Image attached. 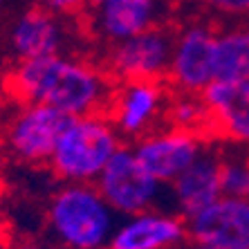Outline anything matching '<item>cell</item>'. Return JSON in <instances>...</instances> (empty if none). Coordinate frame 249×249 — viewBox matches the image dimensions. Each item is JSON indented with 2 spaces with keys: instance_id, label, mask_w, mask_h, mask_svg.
<instances>
[{
  "instance_id": "cell-18",
  "label": "cell",
  "mask_w": 249,
  "mask_h": 249,
  "mask_svg": "<svg viewBox=\"0 0 249 249\" xmlns=\"http://www.w3.org/2000/svg\"><path fill=\"white\" fill-rule=\"evenodd\" d=\"M166 124L175 128H184V130H193V133H200L207 137V108H204L202 97L189 92H173L171 101H168Z\"/></svg>"
},
{
  "instance_id": "cell-3",
  "label": "cell",
  "mask_w": 249,
  "mask_h": 249,
  "mask_svg": "<svg viewBox=\"0 0 249 249\" xmlns=\"http://www.w3.org/2000/svg\"><path fill=\"white\" fill-rule=\"evenodd\" d=\"M124 144L128 142L106 112L70 117L58 135L47 171L56 182H97Z\"/></svg>"
},
{
  "instance_id": "cell-17",
  "label": "cell",
  "mask_w": 249,
  "mask_h": 249,
  "mask_svg": "<svg viewBox=\"0 0 249 249\" xmlns=\"http://www.w3.org/2000/svg\"><path fill=\"white\" fill-rule=\"evenodd\" d=\"M222 196L249 197V146L220 144Z\"/></svg>"
},
{
  "instance_id": "cell-15",
  "label": "cell",
  "mask_w": 249,
  "mask_h": 249,
  "mask_svg": "<svg viewBox=\"0 0 249 249\" xmlns=\"http://www.w3.org/2000/svg\"><path fill=\"white\" fill-rule=\"evenodd\" d=\"M222 196L220 180V144H211L184 173L168 184V207L189 220Z\"/></svg>"
},
{
  "instance_id": "cell-20",
  "label": "cell",
  "mask_w": 249,
  "mask_h": 249,
  "mask_svg": "<svg viewBox=\"0 0 249 249\" xmlns=\"http://www.w3.org/2000/svg\"><path fill=\"white\" fill-rule=\"evenodd\" d=\"M34 5H41L50 12L68 18H81L88 7V0H34Z\"/></svg>"
},
{
  "instance_id": "cell-14",
  "label": "cell",
  "mask_w": 249,
  "mask_h": 249,
  "mask_svg": "<svg viewBox=\"0 0 249 249\" xmlns=\"http://www.w3.org/2000/svg\"><path fill=\"white\" fill-rule=\"evenodd\" d=\"M186 222L191 243L211 249H249V197L220 196Z\"/></svg>"
},
{
  "instance_id": "cell-13",
  "label": "cell",
  "mask_w": 249,
  "mask_h": 249,
  "mask_svg": "<svg viewBox=\"0 0 249 249\" xmlns=\"http://www.w3.org/2000/svg\"><path fill=\"white\" fill-rule=\"evenodd\" d=\"M189 240V222L184 215L173 207H153L122 215L108 249H184Z\"/></svg>"
},
{
  "instance_id": "cell-6",
  "label": "cell",
  "mask_w": 249,
  "mask_h": 249,
  "mask_svg": "<svg viewBox=\"0 0 249 249\" xmlns=\"http://www.w3.org/2000/svg\"><path fill=\"white\" fill-rule=\"evenodd\" d=\"M92 52L178 20V0H88L79 18Z\"/></svg>"
},
{
  "instance_id": "cell-25",
  "label": "cell",
  "mask_w": 249,
  "mask_h": 249,
  "mask_svg": "<svg viewBox=\"0 0 249 249\" xmlns=\"http://www.w3.org/2000/svg\"><path fill=\"white\" fill-rule=\"evenodd\" d=\"M2 2H5V0H0V7H2Z\"/></svg>"
},
{
  "instance_id": "cell-7",
  "label": "cell",
  "mask_w": 249,
  "mask_h": 249,
  "mask_svg": "<svg viewBox=\"0 0 249 249\" xmlns=\"http://www.w3.org/2000/svg\"><path fill=\"white\" fill-rule=\"evenodd\" d=\"M14 61L68 52H92L79 18L54 14L41 5L27 7L9 29Z\"/></svg>"
},
{
  "instance_id": "cell-5",
  "label": "cell",
  "mask_w": 249,
  "mask_h": 249,
  "mask_svg": "<svg viewBox=\"0 0 249 249\" xmlns=\"http://www.w3.org/2000/svg\"><path fill=\"white\" fill-rule=\"evenodd\" d=\"M220 23L197 12L173 23V52L166 83L173 92L202 94L215 81V36Z\"/></svg>"
},
{
  "instance_id": "cell-23",
  "label": "cell",
  "mask_w": 249,
  "mask_h": 249,
  "mask_svg": "<svg viewBox=\"0 0 249 249\" xmlns=\"http://www.w3.org/2000/svg\"><path fill=\"white\" fill-rule=\"evenodd\" d=\"M245 20H249V9H247V16H245Z\"/></svg>"
},
{
  "instance_id": "cell-16",
  "label": "cell",
  "mask_w": 249,
  "mask_h": 249,
  "mask_svg": "<svg viewBox=\"0 0 249 249\" xmlns=\"http://www.w3.org/2000/svg\"><path fill=\"white\" fill-rule=\"evenodd\" d=\"M215 79H249V20L220 23L215 36Z\"/></svg>"
},
{
  "instance_id": "cell-10",
  "label": "cell",
  "mask_w": 249,
  "mask_h": 249,
  "mask_svg": "<svg viewBox=\"0 0 249 249\" xmlns=\"http://www.w3.org/2000/svg\"><path fill=\"white\" fill-rule=\"evenodd\" d=\"M171 97L173 90L166 81H122L115 83L106 115L130 144L166 124Z\"/></svg>"
},
{
  "instance_id": "cell-19",
  "label": "cell",
  "mask_w": 249,
  "mask_h": 249,
  "mask_svg": "<svg viewBox=\"0 0 249 249\" xmlns=\"http://www.w3.org/2000/svg\"><path fill=\"white\" fill-rule=\"evenodd\" d=\"M197 12L215 18L218 23L245 20L249 9V0H189Z\"/></svg>"
},
{
  "instance_id": "cell-9",
  "label": "cell",
  "mask_w": 249,
  "mask_h": 249,
  "mask_svg": "<svg viewBox=\"0 0 249 249\" xmlns=\"http://www.w3.org/2000/svg\"><path fill=\"white\" fill-rule=\"evenodd\" d=\"M94 184L119 218L153 207H168V186L142 166L130 144H124L112 155Z\"/></svg>"
},
{
  "instance_id": "cell-11",
  "label": "cell",
  "mask_w": 249,
  "mask_h": 249,
  "mask_svg": "<svg viewBox=\"0 0 249 249\" xmlns=\"http://www.w3.org/2000/svg\"><path fill=\"white\" fill-rule=\"evenodd\" d=\"M209 144L211 142L204 135L164 124L144 137L130 142V148L135 151L142 166L155 180L168 186L202 155Z\"/></svg>"
},
{
  "instance_id": "cell-1",
  "label": "cell",
  "mask_w": 249,
  "mask_h": 249,
  "mask_svg": "<svg viewBox=\"0 0 249 249\" xmlns=\"http://www.w3.org/2000/svg\"><path fill=\"white\" fill-rule=\"evenodd\" d=\"M115 81L94 52L14 61L2 74L7 101L45 104L68 117L106 112Z\"/></svg>"
},
{
  "instance_id": "cell-12",
  "label": "cell",
  "mask_w": 249,
  "mask_h": 249,
  "mask_svg": "<svg viewBox=\"0 0 249 249\" xmlns=\"http://www.w3.org/2000/svg\"><path fill=\"white\" fill-rule=\"evenodd\" d=\"M209 142L249 146V79H215L202 94Z\"/></svg>"
},
{
  "instance_id": "cell-21",
  "label": "cell",
  "mask_w": 249,
  "mask_h": 249,
  "mask_svg": "<svg viewBox=\"0 0 249 249\" xmlns=\"http://www.w3.org/2000/svg\"><path fill=\"white\" fill-rule=\"evenodd\" d=\"M12 249H61V247H56V245L50 243V240H36V238H27V240L16 243Z\"/></svg>"
},
{
  "instance_id": "cell-4",
  "label": "cell",
  "mask_w": 249,
  "mask_h": 249,
  "mask_svg": "<svg viewBox=\"0 0 249 249\" xmlns=\"http://www.w3.org/2000/svg\"><path fill=\"white\" fill-rule=\"evenodd\" d=\"M68 119L52 106L9 101V110L0 122V153L18 166L47 168Z\"/></svg>"
},
{
  "instance_id": "cell-2",
  "label": "cell",
  "mask_w": 249,
  "mask_h": 249,
  "mask_svg": "<svg viewBox=\"0 0 249 249\" xmlns=\"http://www.w3.org/2000/svg\"><path fill=\"white\" fill-rule=\"evenodd\" d=\"M117 222L94 182H56L47 196L45 233L61 249H108Z\"/></svg>"
},
{
  "instance_id": "cell-8",
  "label": "cell",
  "mask_w": 249,
  "mask_h": 249,
  "mask_svg": "<svg viewBox=\"0 0 249 249\" xmlns=\"http://www.w3.org/2000/svg\"><path fill=\"white\" fill-rule=\"evenodd\" d=\"M173 52V23L157 25L94 52L112 76L122 81H166Z\"/></svg>"
},
{
  "instance_id": "cell-22",
  "label": "cell",
  "mask_w": 249,
  "mask_h": 249,
  "mask_svg": "<svg viewBox=\"0 0 249 249\" xmlns=\"http://www.w3.org/2000/svg\"><path fill=\"white\" fill-rule=\"evenodd\" d=\"M184 249H211V247H204V245H197V243H191V240H189V245H186Z\"/></svg>"
},
{
  "instance_id": "cell-24",
  "label": "cell",
  "mask_w": 249,
  "mask_h": 249,
  "mask_svg": "<svg viewBox=\"0 0 249 249\" xmlns=\"http://www.w3.org/2000/svg\"><path fill=\"white\" fill-rule=\"evenodd\" d=\"M178 2H189V0H178Z\"/></svg>"
}]
</instances>
